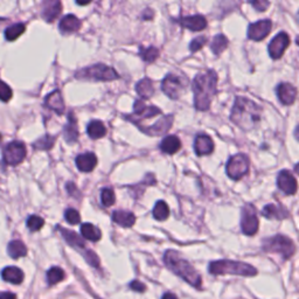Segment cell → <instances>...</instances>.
<instances>
[{
  "label": "cell",
  "instance_id": "51",
  "mask_svg": "<svg viewBox=\"0 0 299 299\" xmlns=\"http://www.w3.org/2000/svg\"><path fill=\"white\" fill-rule=\"evenodd\" d=\"M78 5H88V4H90L89 2H86V3H81V2H77Z\"/></svg>",
  "mask_w": 299,
  "mask_h": 299
},
{
  "label": "cell",
  "instance_id": "37",
  "mask_svg": "<svg viewBox=\"0 0 299 299\" xmlns=\"http://www.w3.org/2000/svg\"><path fill=\"white\" fill-rule=\"evenodd\" d=\"M139 55L142 56V59L145 62L151 63V62L157 60L158 56H159V49H157L156 47H148V48L140 47L139 48Z\"/></svg>",
  "mask_w": 299,
  "mask_h": 299
},
{
  "label": "cell",
  "instance_id": "38",
  "mask_svg": "<svg viewBox=\"0 0 299 299\" xmlns=\"http://www.w3.org/2000/svg\"><path fill=\"white\" fill-rule=\"evenodd\" d=\"M45 221L42 218L37 217V215H32L27 219V228L31 231H37L44 227Z\"/></svg>",
  "mask_w": 299,
  "mask_h": 299
},
{
  "label": "cell",
  "instance_id": "15",
  "mask_svg": "<svg viewBox=\"0 0 299 299\" xmlns=\"http://www.w3.org/2000/svg\"><path fill=\"white\" fill-rule=\"evenodd\" d=\"M172 123H173V116L168 115L158 120L155 125L143 127V129H140V130L144 131L145 134H147L150 136H161L166 134V132L171 129Z\"/></svg>",
  "mask_w": 299,
  "mask_h": 299
},
{
  "label": "cell",
  "instance_id": "14",
  "mask_svg": "<svg viewBox=\"0 0 299 299\" xmlns=\"http://www.w3.org/2000/svg\"><path fill=\"white\" fill-rule=\"evenodd\" d=\"M277 185L280 187L282 192H284L288 195H293L297 192V180L296 178L292 176L291 172L281 171L277 178Z\"/></svg>",
  "mask_w": 299,
  "mask_h": 299
},
{
  "label": "cell",
  "instance_id": "11",
  "mask_svg": "<svg viewBox=\"0 0 299 299\" xmlns=\"http://www.w3.org/2000/svg\"><path fill=\"white\" fill-rule=\"evenodd\" d=\"M134 110H135L134 115L127 116L126 118L130 119L132 123L137 124V125H139V123L144 119L152 118V117H155V116L161 114L160 109H158L157 106L146 105V104H144V102H142V101L135 102Z\"/></svg>",
  "mask_w": 299,
  "mask_h": 299
},
{
  "label": "cell",
  "instance_id": "8",
  "mask_svg": "<svg viewBox=\"0 0 299 299\" xmlns=\"http://www.w3.org/2000/svg\"><path fill=\"white\" fill-rule=\"evenodd\" d=\"M249 158L246 155H235L232 156L227 164V174L229 178L238 180L243 176H246L249 171Z\"/></svg>",
  "mask_w": 299,
  "mask_h": 299
},
{
  "label": "cell",
  "instance_id": "30",
  "mask_svg": "<svg viewBox=\"0 0 299 299\" xmlns=\"http://www.w3.org/2000/svg\"><path fill=\"white\" fill-rule=\"evenodd\" d=\"M7 252L12 259L16 260V259H19V257H24L27 255V248L22 241L15 240L8 243Z\"/></svg>",
  "mask_w": 299,
  "mask_h": 299
},
{
  "label": "cell",
  "instance_id": "23",
  "mask_svg": "<svg viewBox=\"0 0 299 299\" xmlns=\"http://www.w3.org/2000/svg\"><path fill=\"white\" fill-rule=\"evenodd\" d=\"M263 217L268 219H276V220H283L289 217V211L283 206L281 205H268L265 206L263 210H262Z\"/></svg>",
  "mask_w": 299,
  "mask_h": 299
},
{
  "label": "cell",
  "instance_id": "12",
  "mask_svg": "<svg viewBox=\"0 0 299 299\" xmlns=\"http://www.w3.org/2000/svg\"><path fill=\"white\" fill-rule=\"evenodd\" d=\"M290 45V37L285 32H281L277 34L271 42L269 44V54L272 59H281L283 56L285 49Z\"/></svg>",
  "mask_w": 299,
  "mask_h": 299
},
{
  "label": "cell",
  "instance_id": "49",
  "mask_svg": "<svg viewBox=\"0 0 299 299\" xmlns=\"http://www.w3.org/2000/svg\"><path fill=\"white\" fill-rule=\"evenodd\" d=\"M294 137H296V139L299 142V125L296 127V130H294Z\"/></svg>",
  "mask_w": 299,
  "mask_h": 299
},
{
  "label": "cell",
  "instance_id": "27",
  "mask_svg": "<svg viewBox=\"0 0 299 299\" xmlns=\"http://www.w3.org/2000/svg\"><path fill=\"white\" fill-rule=\"evenodd\" d=\"M87 132L91 139H99L106 135V127L101 120H93L87 127Z\"/></svg>",
  "mask_w": 299,
  "mask_h": 299
},
{
  "label": "cell",
  "instance_id": "41",
  "mask_svg": "<svg viewBox=\"0 0 299 299\" xmlns=\"http://www.w3.org/2000/svg\"><path fill=\"white\" fill-rule=\"evenodd\" d=\"M65 219H66V221H67L70 224H78L81 222L80 213H78L77 210L73 209V208H69V209L66 210Z\"/></svg>",
  "mask_w": 299,
  "mask_h": 299
},
{
  "label": "cell",
  "instance_id": "48",
  "mask_svg": "<svg viewBox=\"0 0 299 299\" xmlns=\"http://www.w3.org/2000/svg\"><path fill=\"white\" fill-rule=\"evenodd\" d=\"M161 299H178V297L176 296V294H173L171 292H166Z\"/></svg>",
  "mask_w": 299,
  "mask_h": 299
},
{
  "label": "cell",
  "instance_id": "20",
  "mask_svg": "<svg viewBox=\"0 0 299 299\" xmlns=\"http://www.w3.org/2000/svg\"><path fill=\"white\" fill-rule=\"evenodd\" d=\"M62 11V6L60 2H46L44 4V8H42V18L46 20L47 23H53L59 14Z\"/></svg>",
  "mask_w": 299,
  "mask_h": 299
},
{
  "label": "cell",
  "instance_id": "19",
  "mask_svg": "<svg viewBox=\"0 0 299 299\" xmlns=\"http://www.w3.org/2000/svg\"><path fill=\"white\" fill-rule=\"evenodd\" d=\"M97 158L94 153H83L76 157V166L81 172H91L96 167Z\"/></svg>",
  "mask_w": 299,
  "mask_h": 299
},
{
  "label": "cell",
  "instance_id": "25",
  "mask_svg": "<svg viewBox=\"0 0 299 299\" xmlns=\"http://www.w3.org/2000/svg\"><path fill=\"white\" fill-rule=\"evenodd\" d=\"M81 22L77 16L73 14L66 15L59 24V28L62 33H73L80 30Z\"/></svg>",
  "mask_w": 299,
  "mask_h": 299
},
{
  "label": "cell",
  "instance_id": "17",
  "mask_svg": "<svg viewBox=\"0 0 299 299\" xmlns=\"http://www.w3.org/2000/svg\"><path fill=\"white\" fill-rule=\"evenodd\" d=\"M182 27L188 28L190 31H202L205 30L207 26V20L205 19V16L202 15H192V16H184L178 20Z\"/></svg>",
  "mask_w": 299,
  "mask_h": 299
},
{
  "label": "cell",
  "instance_id": "7",
  "mask_svg": "<svg viewBox=\"0 0 299 299\" xmlns=\"http://www.w3.org/2000/svg\"><path fill=\"white\" fill-rule=\"evenodd\" d=\"M187 84H188V80H187L184 75L168 74L167 76L164 78L163 84H161V89H163L164 93L167 95L169 98L177 99L179 98L182 91L186 89Z\"/></svg>",
  "mask_w": 299,
  "mask_h": 299
},
{
  "label": "cell",
  "instance_id": "29",
  "mask_svg": "<svg viewBox=\"0 0 299 299\" xmlns=\"http://www.w3.org/2000/svg\"><path fill=\"white\" fill-rule=\"evenodd\" d=\"M81 234L84 239L93 241V242H97L101 240L102 232L97 227H95L91 223H83L81 226Z\"/></svg>",
  "mask_w": 299,
  "mask_h": 299
},
{
  "label": "cell",
  "instance_id": "22",
  "mask_svg": "<svg viewBox=\"0 0 299 299\" xmlns=\"http://www.w3.org/2000/svg\"><path fill=\"white\" fill-rule=\"evenodd\" d=\"M2 277L5 282L12 284H22L24 281V272L16 267H7L2 271Z\"/></svg>",
  "mask_w": 299,
  "mask_h": 299
},
{
  "label": "cell",
  "instance_id": "9",
  "mask_svg": "<svg viewBox=\"0 0 299 299\" xmlns=\"http://www.w3.org/2000/svg\"><path fill=\"white\" fill-rule=\"evenodd\" d=\"M26 157V146L22 142H12L7 144L3 151V159L5 164L15 166L22 163Z\"/></svg>",
  "mask_w": 299,
  "mask_h": 299
},
{
  "label": "cell",
  "instance_id": "6",
  "mask_svg": "<svg viewBox=\"0 0 299 299\" xmlns=\"http://www.w3.org/2000/svg\"><path fill=\"white\" fill-rule=\"evenodd\" d=\"M263 250L267 252H273L283 257L284 260H289L294 254L296 247L294 243L289 238L284 235H276L273 238L267 239L263 243Z\"/></svg>",
  "mask_w": 299,
  "mask_h": 299
},
{
  "label": "cell",
  "instance_id": "5",
  "mask_svg": "<svg viewBox=\"0 0 299 299\" xmlns=\"http://www.w3.org/2000/svg\"><path fill=\"white\" fill-rule=\"evenodd\" d=\"M75 77L81 80L91 81H112L119 77V75L114 68L105 65H94L90 67L83 68L75 74Z\"/></svg>",
  "mask_w": 299,
  "mask_h": 299
},
{
  "label": "cell",
  "instance_id": "33",
  "mask_svg": "<svg viewBox=\"0 0 299 299\" xmlns=\"http://www.w3.org/2000/svg\"><path fill=\"white\" fill-rule=\"evenodd\" d=\"M169 208L165 201H158L153 208V217L158 221H164L168 218Z\"/></svg>",
  "mask_w": 299,
  "mask_h": 299
},
{
  "label": "cell",
  "instance_id": "21",
  "mask_svg": "<svg viewBox=\"0 0 299 299\" xmlns=\"http://www.w3.org/2000/svg\"><path fill=\"white\" fill-rule=\"evenodd\" d=\"M45 104L47 105L49 109L54 110L55 112H57L59 115H62L65 112V103H63V99H62L61 96V93L59 90L56 91H53L52 94H49L47 97L45 99Z\"/></svg>",
  "mask_w": 299,
  "mask_h": 299
},
{
  "label": "cell",
  "instance_id": "34",
  "mask_svg": "<svg viewBox=\"0 0 299 299\" xmlns=\"http://www.w3.org/2000/svg\"><path fill=\"white\" fill-rule=\"evenodd\" d=\"M25 30H26V27H25L24 24H14L10 26L8 28H6L5 31V37L6 40L8 41H14L18 39V37L24 34Z\"/></svg>",
  "mask_w": 299,
  "mask_h": 299
},
{
  "label": "cell",
  "instance_id": "36",
  "mask_svg": "<svg viewBox=\"0 0 299 299\" xmlns=\"http://www.w3.org/2000/svg\"><path fill=\"white\" fill-rule=\"evenodd\" d=\"M228 39L226 36H224L223 34H219L217 35L213 39V41H211V51H213L214 54H217V55H219V54H221L224 49H226L228 47Z\"/></svg>",
  "mask_w": 299,
  "mask_h": 299
},
{
  "label": "cell",
  "instance_id": "39",
  "mask_svg": "<svg viewBox=\"0 0 299 299\" xmlns=\"http://www.w3.org/2000/svg\"><path fill=\"white\" fill-rule=\"evenodd\" d=\"M101 200L102 203L104 205L105 207H110L115 203L116 201V198H115V193L114 190L111 188H104L101 192Z\"/></svg>",
  "mask_w": 299,
  "mask_h": 299
},
{
  "label": "cell",
  "instance_id": "1",
  "mask_svg": "<svg viewBox=\"0 0 299 299\" xmlns=\"http://www.w3.org/2000/svg\"><path fill=\"white\" fill-rule=\"evenodd\" d=\"M218 75L214 70L198 74L192 83L195 108L200 111L209 109L210 102L217 93Z\"/></svg>",
  "mask_w": 299,
  "mask_h": 299
},
{
  "label": "cell",
  "instance_id": "46",
  "mask_svg": "<svg viewBox=\"0 0 299 299\" xmlns=\"http://www.w3.org/2000/svg\"><path fill=\"white\" fill-rule=\"evenodd\" d=\"M130 288L134 290V291H137V292H144L145 290H146V286H145L142 282H139V281L131 282Z\"/></svg>",
  "mask_w": 299,
  "mask_h": 299
},
{
  "label": "cell",
  "instance_id": "35",
  "mask_svg": "<svg viewBox=\"0 0 299 299\" xmlns=\"http://www.w3.org/2000/svg\"><path fill=\"white\" fill-rule=\"evenodd\" d=\"M65 271L59 267H53L48 270L47 272V280L49 285H54L60 283L65 280Z\"/></svg>",
  "mask_w": 299,
  "mask_h": 299
},
{
  "label": "cell",
  "instance_id": "50",
  "mask_svg": "<svg viewBox=\"0 0 299 299\" xmlns=\"http://www.w3.org/2000/svg\"><path fill=\"white\" fill-rule=\"evenodd\" d=\"M294 171H296V173L299 176V163L296 166H294Z\"/></svg>",
  "mask_w": 299,
  "mask_h": 299
},
{
  "label": "cell",
  "instance_id": "44",
  "mask_svg": "<svg viewBox=\"0 0 299 299\" xmlns=\"http://www.w3.org/2000/svg\"><path fill=\"white\" fill-rule=\"evenodd\" d=\"M84 257H86L87 262H88V263L91 265V267L98 268V265H99V260H98L97 255L95 254L94 251H90V250H88V251L86 252Z\"/></svg>",
  "mask_w": 299,
  "mask_h": 299
},
{
  "label": "cell",
  "instance_id": "45",
  "mask_svg": "<svg viewBox=\"0 0 299 299\" xmlns=\"http://www.w3.org/2000/svg\"><path fill=\"white\" fill-rule=\"evenodd\" d=\"M250 4L256 8L257 11H260V12H264L269 7V5H270L269 2H263V0H257V2H251Z\"/></svg>",
  "mask_w": 299,
  "mask_h": 299
},
{
  "label": "cell",
  "instance_id": "40",
  "mask_svg": "<svg viewBox=\"0 0 299 299\" xmlns=\"http://www.w3.org/2000/svg\"><path fill=\"white\" fill-rule=\"evenodd\" d=\"M54 137L52 136H45L42 137V138H40L37 142L34 144V147H37V148H40V150H49V148H52L53 147V145H54Z\"/></svg>",
  "mask_w": 299,
  "mask_h": 299
},
{
  "label": "cell",
  "instance_id": "28",
  "mask_svg": "<svg viewBox=\"0 0 299 299\" xmlns=\"http://www.w3.org/2000/svg\"><path fill=\"white\" fill-rule=\"evenodd\" d=\"M137 93L139 94L140 97L143 98H151L155 94V87H153V82L150 78H143L140 80L136 86Z\"/></svg>",
  "mask_w": 299,
  "mask_h": 299
},
{
  "label": "cell",
  "instance_id": "31",
  "mask_svg": "<svg viewBox=\"0 0 299 299\" xmlns=\"http://www.w3.org/2000/svg\"><path fill=\"white\" fill-rule=\"evenodd\" d=\"M59 229L61 231L62 236H63V239L67 241L70 246L74 247V248H80V249L86 248L84 241H83L81 236L77 235L76 232L68 230V229H63V228H59Z\"/></svg>",
  "mask_w": 299,
  "mask_h": 299
},
{
  "label": "cell",
  "instance_id": "4",
  "mask_svg": "<svg viewBox=\"0 0 299 299\" xmlns=\"http://www.w3.org/2000/svg\"><path fill=\"white\" fill-rule=\"evenodd\" d=\"M208 270L213 275H238L243 277H254L257 275V270L250 264L243 262L221 260L211 262Z\"/></svg>",
  "mask_w": 299,
  "mask_h": 299
},
{
  "label": "cell",
  "instance_id": "13",
  "mask_svg": "<svg viewBox=\"0 0 299 299\" xmlns=\"http://www.w3.org/2000/svg\"><path fill=\"white\" fill-rule=\"evenodd\" d=\"M271 27H272V24L269 19H264V20H261V22H257L249 26L248 37L254 41L263 40L264 37L269 34L270 31H271Z\"/></svg>",
  "mask_w": 299,
  "mask_h": 299
},
{
  "label": "cell",
  "instance_id": "47",
  "mask_svg": "<svg viewBox=\"0 0 299 299\" xmlns=\"http://www.w3.org/2000/svg\"><path fill=\"white\" fill-rule=\"evenodd\" d=\"M0 299H16V297L12 292H2L0 293Z\"/></svg>",
  "mask_w": 299,
  "mask_h": 299
},
{
  "label": "cell",
  "instance_id": "26",
  "mask_svg": "<svg viewBox=\"0 0 299 299\" xmlns=\"http://www.w3.org/2000/svg\"><path fill=\"white\" fill-rule=\"evenodd\" d=\"M160 148L161 151L167 153V155H173L181 148V142L177 136H167L161 142Z\"/></svg>",
  "mask_w": 299,
  "mask_h": 299
},
{
  "label": "cell",
  "instance_id": "18",
  "mask_svg": "<svg viewBox=\"0 0 299 299\" xmlns=\"http://www.w3.org/2000/svg\"><path fill=\"white\" fill-rule=\"evenodd\" d=\"M194 150L198 156L209 155V153L213 152L214 150V142L211 140L209 136L199 135L197 138H195Z\"/></svg>",
  "mask_w": 299,
  "mask_h": 299
},
{
  "label": "cell",
  "instance_id": "53",
  "mask_svg": "<svg viewBox=\"0 0 299 299\" xmlns=\"http://www.w3.org/2000/svg\"><path fill=\"white\" fill-rule=\"evenodd\" d=\"M298 18H299V14H298Z\"/></svg>",
  "mask_w": 299,
  "mask_h": 299
},
{
  "label": "cell",
  "instance_id": "3",
  "mask_svg": "<svg viewBox=\"0 0 299 299\" xmlns=\"http://www.w3.org/2000/svg\"><path fill=\"white\" fill-rule=\"evenodd\" d=\"M164 262L172 272L182 278L189 285L195 289H201L202 280L199 272L193 268V265L186 261L179 252L176 250H167L164 255Z\"/></svg>",
  "mask_w": 299,
  "mask_h": 299
},
{
  "label": "cell",
  "instance_id": "10",
  "mask_svg": "<svg viewBox=\"0 0 299 299\" xmlns=\"http://www.w3.org/2000/svg\"><path fill=\"white\" fill-rule=\"evenodd\" d=\"M241 228L246 235L252 236L259 230V218H257L256 209L252 205H247L242 209L241 217Z\"/></svg>",
  "mask_w": 299,
  "mask_h": 299
},
{
  "label": "cell",
  "instance_id": "52",
  "mask_svg": "<svg viewBox=\"0 0 299 299\" xmlns=\"http://www.w3.org/2000/svg\"><path fill=\"white\" fill-rule=\"evenodd\" d=\"M2 139H3V137H2V135H0V143H2Z\"/></svg>",
  "mask_w": 299,
  "mask_h": 299
},
{
  "label": "cell",
  "instance_id": "2",
  "mask_svg": "<svg viewBox=\"0 0 299 299\" xmlns=\"http://www.w3.org/2000/svg\"><path fill=\"white\" fill-rule=\"evenodd\" d=\"M262 109L250 99L238 97L232 106L230 119L244 131H250L257 126L261 120Z\"/></svg>",
  "mask_w": 299,
  "mask_h": 299
},
{
  "label": "cell",
  "instance_id": "16",
  "mask_svg": "<svg viewBox=\"0 0 299 299\" xmlns=\"http://www.w3.org/2000/svg\"><path fill=\"white\" fill-rule=\"evenodd\" d=\"M277 96L283 104L290 105L297 97V89L290 83H281L277 87Z\"/></svg>",
  "mask_w": 299,
  "mask_h": 299
},
{
  "label": "cell",
  "instance_id": "32",
  "mask_svg": "<svg viewBox=\"0 0 299 299\" xmlns=\"http://www.w3.org/2000/svg\"><path fill=\"white\" fill-rule=\"evenodd\" d=\"M78 138V130H77V124L76 119L73 118V116H69V122L67 126L65 127V139L66 142L69 144H73Z\"/></svg>",
  "mask_w": 299,
  "mask_h": 299
},
{
  "label": "cell",
  "instance_id": "43",
  "mask_svg": "<svg viewBox=\"0 0 299 299\" xmlns=\"http://www.w3.org/2000/svg\"><path fill=\"white\" fill-rule=\"evenodd\" d=\"M207 44V37L206 36H199V37H195V39L190 42L189 45V49L190 52H198L199 49H201L203 46Z\"/></svg>",
  "mask_w": 299,
  "mask_h": 299
},
{
  "label": "cell",
  "instance_id": "42",
  "mask_svg": "<svg viewBox=\"0 0 299 299\" xmlns=\"http://www.w3.org/2000/svg\"><path fill=\"white\" fill-rule=\"evenodd\" d=\"M12 89L10 88V86H7L5 82L0 81V99L3 102H8L12 98Z\"/></svg>",
  "mask_w": 299,
  "mask_h": 299
},
{
  "label": "cell",
  "instance_id": "24",
  "mask_svg": "<svg viewBox=\"0 0 299 299\" xmlns=\"http://www.w3.org/2000/svg\"><path fill=\"white\" fill-rule=\"evenodd\" d=\"M112 220H114V222L119 224V226L130 228L135 224L136 217L131 213V211L116 210L112 213Z\"/></svg>",
  "mask_w": 299,
  "mask_h": 299
}]
</instances>
